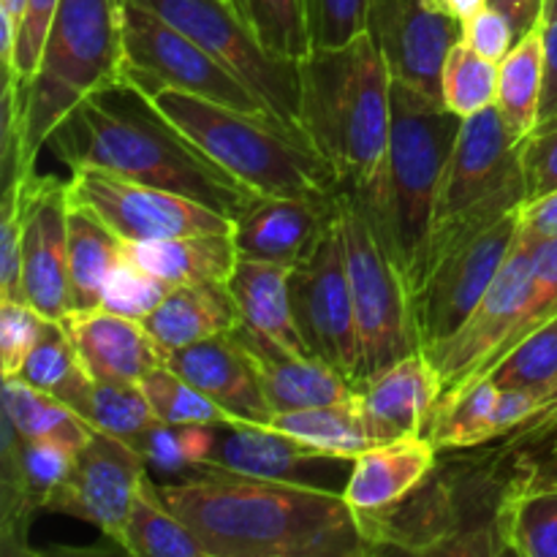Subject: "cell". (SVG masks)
<instances>
[{
  "instance_id": "1",
  "label": "cell",
  "mask_w": 557,
  "mask_h": 557,
  "mask_svg": "<svg viewBox=\"0 0 557 557\" xmlns=\"http://www.w3.org/2000/svg\"><path fill=\"white\" fill-rule=\"evenodd\" d=\"M163 504L210 557H357L375 553L359 511L341 493L194 466L158 484Z\"/></svg>"
},
{
  "instance_id": "2",
  "label": "cell",
  "mask_w": 557,
  "mask_h": 557,
  "mask_svg": "<svg viewBox=\"0 0 557 557\" xmlns=\"http://www.w3.org/2000/svg\"><path fill=\"white\" fill-rule=\"evenodd\" d=\"M47 150L74 169H101L174 190L237 221L256 199L234 174L183 134L150 96L114 79L82 98L49 134Z\"/></svg>"
},
{
  "instance_id": "3",
  "label": "cell",
  "mask_w": 557,
  "mask_h": 557,
  "mask_svg": "<svg viewBox=\"0 0 557 557\" xmlns=\"http://www.w3.org/2000/svg\"><path fill=\"white\" fill-rule=\"evenodd\" d=\"M462 117L444 101L392 79V125L384 163L373 183L346 190L364 210L411 292L422 275L441 183L460 136Z\"/></svg>"
},
{
  "instance_id": "4",
  "label": "cell",
  "mask_w": 557,
  "mask_h": 557,
  "mask_svg": "<svg viewBox=\"0 0 557 557\" xmlns=\"http://www.w3.org/2000/svg\"><path fill=\"white\" fill-rule=\"evenodd\" d=\"M392 125V74L368 33L299 60V128L341 188L373 183Z\"/></svg>"
},
{
  "instance_id": "5",
  "label": "cell",
  "mask_w": 557,
  "mask_h": 557,
  "mask_svg": "<svg viewBox=\"0 0 557 557\" xmlns=\"http://www.w3.org/2000/svg\"><path fill=\"white\" fill-rule=\"evenodd\" d=\"M152 101L253 194L332 201L341 190L335 169L319 156L308 136L275 114L239 112L172 87L158 90Z\"/></svg>"
},
{
  "instance_id": "6",
  "label": "cell",
  "mask_w": 557,
  "mask_h": 557,
  "mask_svg": "<svg viewBox=\"0 0 557 557\" xmlns=\"http://www.w3.org/2000/svg\"><path fill=\"white\" fill-rule=\"evenodd\" d=\"M123 0H60L41 60L20 85V163L36 172L49 134L85 96L120 79Z\"/></svg>"
},
{
  "instance_id": "7",
  "label": "cell",
  "mask_w": 557,
  "mask_h": 557,
  "mask_svg": "<svg viewBox=\"0 0 557 557\" xmlns=\"http://www.w3.org/2000/svg\"><path fill=\"white\" fill-rule=\"evenodd\" d=\"M522 207H525V174H522L520 141L509 134L498 107H487L462 120L460 136L441 183L433 232H430L419 281L438 256L460 245L462 239L487 232L490 226Z\"/></svg>"
},
{
  "instance_id": "8",
  "label": "cell",
  "mask_w": 557,
  "mask_h": 557,
  "mask_svg": "<svg viewBox=\"0 0 557 557\" xmlns=\"http://www.w3.org/2000/svg\"><path fill=\"white\" fill-rule=\"evenodd\" d=\"M337 218L362 346V386L370 375L422 351V337L406 272L392 259L362 207L343 188L337 190Z\"/></svg>"
},
{
  "instance_id": "9",
  "label": "cell",
  "mask_w": 557,
  "mask_h": 557,
  "mask_svg": "<svg viewBox=\"0 0 557 557\" xmlns=\"http://www.w3.org/2000/svg\"><path fill=\"white\" fill-rule=\"evenodd\" d=\"M120 79L134 85L145 96L158 90L190 92L212 103L253 114H275L270 103L221 60L199 47L152 11L123 0V65ZM277 117V114H275ZM286 123V120H283Z\"/></svg>"
},
{
  "instance_id": "10",
  "label": "cell",
  "mask_w": 557,
  "mask_h": 557,
  "mask_svg": "<svg viewBox=\"0 0 557 557\" xmlns=\"http://www.w3.org/2000/svg\"><path fill=\"white\" fill-rule=\"evenodd\" d=\"M194 38L234 76L253 87L272 112L299 128V60L277 58L256 38L228 0H131Z\"/></svg>"
},
{
  "instance_id": "11",
  "label": "cell",
  "mask_w": 557,
  "mask_h": 557,
  "mask_svg": "<svg viewBox=\"0 0 557 557\" xmlns=\"http://www.w3.org/2000/svg\"><path fill=\"white\" fill-rule=\"evenodd\" d=\"M536 243V234L520 226V237H517L509 259L500 267L498 277L471 313V319L451 337L422 348L438 370L444 395L468 381L482 379L511 346L522 341V324L531 310Z\"/></svg>"
},
{
  "instance_id": "12",
  "label": "cell",
  "mask_w": 557,
  "mask_h": 557,
  "mask_svg": "<svg viewBox=\"0 0 557 557\" xmlns=\"http://www.w3.org/2000/svg\"><path fill=\"white\" fill-rule=\"evenodd\" d=\"M292 305L310 354L348 375L359 389L362 346L337 210L319 245L292 270Z\"/></svg>"
},
{
  "instance_id": "13",
  "label": "cell",
  "mask_w": 557,
  "mask_h": 557,
  "mask_svg": "<svg viewBox=\"0 0 557 557\" xmlns=\"http://www.w3.org/2000/svg\"><path fill=\"white\" fill-rule=\"evenodd\" d=\"M69 199L90 210L123 243H158L190 234L234 232L232 218L174 190L134 183L101 169H74Z\"/></svg>"
},
{
  "instance_id": "14",
  "label": "cell",
  "mask_w": 557,
  "mask_h": 557,
  "mask_svg": "<svg viewBox=\"0 0 557 557\" xmlns=\"http://www.w3.org/2000/svg\"><path fill=\"white\" fill-rule=\"evenodd\" d=\"M520 226L522 210H517L487 232L462 239L428 267L419 286L413 288L422 348L446 341L471 319L509 259L520 237Z\"/></svg>"
},
{
  "instance_id": "15",
  "label": "cell",
  "mask_w": 557,
  "mask_h": 557,
  "mask_svg": "<svg viewBox=\"0 0 557 557\" xmlns=\"http://www.w3.org/2000/svg\"><path fill=\"white\" fill-rule=\"evenodd\" d=\"M22 180V292L44 319L71 313L69 183L52 174L20 172Z\"/></svg>"
},
{
  "instance_id": "16",
  "label": "cell",
  "mask_w": 557,
  "mask_h": 557,
  "mask_svg": "<svg viewBox=\"0 0 557 557\" xmlns=\"http://www.w3.org/2000/svg\"><path fill=\"white\" fill-rule=\"evenodd\" d=\"M392 79L444 101L441 74L449 49L462 38V22L435 0H368V27Z\"/></svg>"
},
{
  "instance_id": "17",
  "label": "cell",
  "mask_w": 557,
  "mask_h": 557,
  "mask_svg": "<svg viewBox=\"0 0 557 557\" xmlns=\"http://www.w3.org/2000/svg\"><path fill=\"white\" fill-rule=\"evenodd\" d=\"M147 468L145 457L125 441L92 430L69 476L54 487L47 509L90 522L114 544H123L131 504L145 482Z\"/></svg>"
},
{
  "instance_id": "18",
  "label": "cell",
  "mask_w": 557,
  "mask_h": 557,
  "mask_svg": "<svg viewBox=\"0 0 557 557\" xmlns=\"http://www.w3.org/2000/svg\"><path fill=\"white\" fill-rule=\"evenodd\" d=\"M348 462L354 460L319 455L270 424L232 422L212 424V449L205 466L343 495L351 476V471H343Z\"/></svg>"
},
{
  "instance_id": "19",
  "label": "cell",
  "mask_w": 557,
  "mask_h": 557,
  "mask_svg": "<svg viewBox=\"0 0 557 557\" xmlns=\"http://www.w3.org/2000/svg\"><path fill=\"white\" fill-rule=\"evenodd\" d=\"M232 335L253 362L261 389L275 413L359 400V389L351 379L313 354L292 351L243 321L234 326Z\"/></svg>"
},
{
  "instance_id": "20",
  "label": "cell",
  "mask_w": 557,
  "mask_h": 557,
  "mask_svg": "<svg viewBox=\"0 0 557 557\" xmlns=\"http://www.w3.org/2000/svg\"><path fill=\"white\" fill-rule=\"evenodd\" d=\"M542 408V397L531 392L500 389L487 375H482L441 395L424 435L438 451L476 449L500 435H509Z\"/></svg>"
},
{
  "instance_id": "21",
  "label": "cell",
  "mask_w": 557,
  "mask_h": 557,
  "mask_svg": "<svg viewBox=\"0 0 557 557\" xmlns=\"http://www.w3.org/2000/svg\"><path fill=\"white\" fill-rule=\"evenodd\" d=\"M441 395L444 384L424 351L408 354L400 362L370 375L359 386V408L375 446L428 433Z\"/></svg>"
},
{
  "instance_id": "22",
  "label": "cell",
  "mask_w": 557,
  "mask_h": 557,
  "mask_svg": "<svg viewBox=\"0 0 557 557\" xmlns=\"http://www.w3.org/2000/svg\"><path fill=\"white\" fill-rule=\"evenodd\" d=\"M335 210L337 196L332 201H313L256 194L234 221V243L239 256L297 267L324 237Z\"/></svg>"
},
{
  "instance_id": "23",
  "label": "cell",
  "mask_w": 557,
  "mask_h": 557,
  "mask_svg": "<svg viewBox=\"0 0 557 557\" xmlns=\"http://www.w3.org/2000/svg\"><path fill=\"white\" fill-rule=\"evenodd\" d=\"M63 324L92 381L139 384L152 368L166 364V351L139 319L109 308H92L74 310Z\"/></svg>"
},
{
  "instance_id": "24",
  "label": "cell",
  "mask_w": 557,
  "mask_h": 557,
  "mask_svg": "<svg viewBox=\"0 0 557 557\" xmlns=\"http://www.w3.org/2000/svg\"><path fill=\"white\" fill-rule=\"evenodd\" d=\"M166 364L243 422L270 424L275 417L253 362L232 332L166 351Z\"/></svg>"
},
{
  "instance_id": "25",
  "label": "cell",
  "mask_w": 557,
  "mask_h": 557,
  "mask_svg": "<svg viewBox=\"0 0 557 557\" xmlns=\"http://www.w3.org/2000/svg\"><path fill=\"white\" fill-rule=\"evenodd\" d=\"M435 455L438 449L428 435H408L373 446L351 462L343 498L359 515L392 509L433 476Z\"/></svg>"
},
{
  "instance_id": "26",
  "label": "cell",
  "mask_w": 557,
  "mask_h": 557,
  "mask_svg": "<svg viewBox=\"0 0 557 557\" xmlns=\"http://www.w3.org/2000/svg\"><path fill=\"white\" fill-rule=\"evenodd\" d=\"M76 455L49 441H25L3 419V536L25 539L33 511L47 509Z\"/></svg>"
},
{
  "instance_id": "27",
  "label": "cell",
  "mask_w": 557,
  "mask_h": 557,
  "mask_svg": "<svg viewBox=\"0 0 557 557\" xmlns=\"http://www.w3.org/2000/svg\"><path fill=\"white\" fill-rule=\"evenodd\" d=\"M239 308L228 283H196L169 288L163 302L141 319L163 351L194 346L210 337L228 335L239 324Z\"/></svg>"
},
{
  "instance_id": "28",
  "label": "cell",
  "mask_w": 557,
  "mask_h": 557,
  "mask_svg": "<svg viewBox=\"0 0 557 557\" xmlns=\"http://www.w3.org/2000/svg\"><path fill=\"white\" fill-rule=\"evenodd\" d=\"M292 270L294 267L275 264V261L239 256L228 277V292L237 302L243 324L253 326L256 332L272 337L292 351L310 354L294 319Z\"/></svg>"
},
{
  "instance_id": "29",
  "label": "cell",
  "mask_w": 557,
  "mask_h": 557,
  "mask_svg": "<svg viewBox=\"0 0 557 557\" xmlns=\"http://www.w3.org/2000/svg\"><path fill=\"white\" fill-rule=\"evenodd\" d=\"M125 256L169 288H177L196 283H228L239 250L234 232H212L158 243H125Z\"/></svg>"
},
{
  "instance_id": "30",
  "label": "cell",
  "mask_w": 557,
  "mask_h": 557,
  "mask_svg": "<svg viewBox=\"0 0 557 557\" xmlns=\"http://www.w3.org/2000/svg\"><path fill=\"white\" fill-rule=\"evenodd\" d=\"M125 261V243L90 210L69 199V281L71 313L103 305V292Z\"/></svg>"
},
{
  "instance_id": "31",
  "label": "cell",
  "mask_w": 557,
  "mask_h": 557,
  "mask_svg": "<svg viewBox=\"0 0 557 557\" xmlns=\"http://www.w3.org/2000/svg\"><path fill=\"white\" fill-rule=\"evenodd\" d=\"M493 525L504 553L557 557V487L515 476L500 495Z\"/></svg>"
},
{
  "instance_id": "32",
  "label": "cell",
  "mask_w": 557,
  "mask_h": 557,
  "mask_svg": "<svg viewBox=\"0 0 557 557\" xmlns=\"http://www.w3.org/2000/svg\"><path fill=\"white\" fill-rule=\"evenodd\" d=\"M3 419L25 441H49L79 455L92 428L85 417L58 397L25 384L16 375L3 379Z\"/></svg>"
},
{
  "instance_id": "33",
  "label": "cell",
  "mask_w": 557,
  "mask_h": 557,
  "mask_svg": "<svg viewBox=\"0 0 557 557\" xmlns=\"http://www.w3.org/2000/svg\"><path fill=\"white\" fill-rule=\"evenodd\" d=\"M544 25L533 27L517 44L511 52L500 60L498 74V107L506 128L515 136V141H522L533 134L539 125V109H542L544 92Z\"/></svg>"
},
{
  "instance_id": "34",
  "label": "cell",
  "mask_w": 557,
  "mask_h": 557,
  "mask_svg": "<svg viewBox=\"0 0 557 557\" xmlns=\"http://www.w3.org/2000/svg\"><path fill=\"white\" fill-rule=\"evenodd\" d=\"M270 428L302 441L305 446L315 449L319 455L343 457V460H357L362 451L375 446L373 435L364 424L359 400L275 413Z\"/></svg>"
},
{
  "instance_id": "35",
  "label": "cell",
  "mask_w": 557,
  "mask_h": 557,
  "mask_svg": "<svg viewBox=\"0 0 557 557\" xmlns=\"http://www.w3.org/2000/svg\"><path fill=\"white\" fill-rule=\"evenodd\" d=\"M120 547L134 557H210L201 539L163 504L150 476L136 490Z\"/></svg>"
},
{
  "instance_id": "36",
  "label": "cell",
  "mask_w": 557,
  "mask_h": 557,
  "mask_svg": "<svg viewBox=\"0 0 557 557\" xmlns=\"http://www.w3.org/2000/svg\"><path fill=\"white\" fill-rule=\"evenodd\" d=\"M16 379L58 397L74 411L82 406L92 386V375L82 364L79 351H76L63 319H44L41 335H38L33 351L27 354Z\"/></svg>"
},
{
  "instance_id": "37",
  "label": "cell",
  "mask_w": 557,
  "mask_h": 557,
  "mask_svg": "<svg viewBox=\"0 0 557 557\" xmlns=\"http://www.w3.org/2000/svg\"><path fill=\"white\" fill-rule=\"evenodd\" d=\"M79 417L90 422L92 430L125 441L131 449L139 451L141 441L161 419L152 411L150 400L145 397L139 384H103L92 381L90 392L76 408Z\"/></svg>"
},
{
  "instance_id": "38",
  "label": "cell",
  "mask_w": 557,
  "mask_h": 557,
  "mask_svg": "<svg viewBox=\"0 0 557 557\" xmlns=\"http://www.w3.org/2000/svg\"><path fill=\"white\" fill-rule=\"evenodd\" d=\"M484 375L500 389L531 392L547 403L557 392V315L511 346Z\"/></svg>"
},
{
  "instance_id": "39",
  "label": "cell",
  "mask_w": 557,
  "mask_h": 557,
  "mask_svg": "<svg viewBox=\"0 0 557 557\" xmlns=\"http://www.w3.org/2000/svg\"><path fill=\"white\" fill-rule=\"evenodd\" d=\"M141 392L150 400L152 411L163 424H174V428H188V424H232L243 422V419L232 417L226 408L218 406L215 400L196 389L190 381L174 373L169 364H158L152 368L145 379L139 381Z\"/></svg>"
},
{
  "instance_id": "40",
  "label": "cell",
  "mask_w": 557,
  "mask_h": 557,
  "mask_svg": "<svg viewBox=\"0 0 557 557\" xmlns=\"http://www.w3.org/2000/svg\"><path fill=\"white\" fill-rule=\"evenodd\" d=\"M500 63L479 54L471 44L460 41L449 49L441 74V92L444 103L462 120L482 109L495 107L498 98Z\"/></svg>"
},
{
  "instance_id": "41",
  "label": "cell",
  "mask_w": 557,
  "mask_h": 557,
  "mask_svg": "<svg viewBox=\"0 0 557 557\" xmlns=\"http://www.w3.org/2000/svg\"><path fill=\"white\" fill-rule=\"evenodd\" d=\"M228 3L272 54L302 60L310 52L302 0H228Z\"/></svg>"
},
{
  "instance_id": "42",
  "label": "cell",
  "mask_w": 557,
  "mask_h": 557,
  "mask_svg": "<svg viewBox=\"0 0 557 557\" xmlns=\"http://www.w3.org/2000/svg\"><path fill=\"white\" fill-rule=\"evenodd\" d=\"M310 52L354 41L368 27V0H302Z\"/></svg>"
},
{
  "instance_id": "43",
  "label": "cell",
  "mask_w": 557,
  "mask_h": 557,
  "mask_svg": "<svg viewBox=\"0 0 557 557\" xmlns=\"http://www.w3.org/2000/svg\"><path fill=\"white\" fill-rule=\"evenodd\" d=\"M166 294V283L152 277L150 272L136 267L134 261H128V256H125L123 264H120L117 270L112 272V277H109L101 308H109L114 310V313H123L141 321L163 302Z\"/></svg>"
},
{
  "instance_id": "44",
  "label": "cell",
  "mask_w": 557,
  "mask_h": 557,
  "mask_svg": "<svg viewBox=\"0 0 557 557\" xmlns=\"http://www.w3.org/2000/svg\"><path fill=\"white\" fill-rule=\"evenodd\" d=\"M0 299L25 302L22 292V180L3 188L0 201Z\"/></svg>"
},
{
  "instance_id": "45",
  "label": "cell",
  "mask_w": 557,
  "mask_h": 557,
  "mask_svg": "<svg viewBox=\"0 0 557 557\" xmlns=\"http://www.w3.org/2000/svg\"><path fill=\"white\" fill-rule=\"evenodd\" d=\"M44 315L27 302L0 299V373L3 379L20 373L27 354L41 335Z\"/></svg>"
},
{
  "instance_id": "46",
  "label": "cell",
  "mask_w": 557,
  "mask_h": 557,
  "mask_svg": "<svg viewBox=\"0 0 557 557\" xmlns=\"http://www.w3.org/2000/svg\"><path fill=\"white\" fill-rule=\"evenodd\" d=\"M522 174H525V205L557 190V117L539 123L531 136L520 141Z\"/></svg>"
},
{
  "instance_id": "47",
  "label": "cell",
  "mask_w": 557,
  "mask_h": 557,
  "mask_svg": "<svg viewBox=\"0 0 557 557\" xmlns=\"http://www.w3.org/2000/svg\"><path fill=\"white\" fill-rule=\"evenodd\" d=\"M60 0H27L25 11H22L20 27H16V44H14V60L5 74L14 76L20 85H27L33 79L41 60L44 44H47L49 27H52L54 14H58Z\"/></svg>"
},
{
  "instance_id": "48",
  "label": "cell",
  "mask_w": 557,
  "mask_h": 557,
  "mask_svg": "<svg viewBox=\"0 0 557 557\" xmlns=\"http://www.w3.org/2000/svg\"><path fill=\"white\" fill-rule=\"evenodd\" d=\"M557 315V234L539 237L533 253V283H531V310L522 324V337L531 335L544 321Z\"/></svg>"
},
{
  "instance_id": "49",
  "label": "cell",
  "mask_w": 557,
  "mask_h": 557,
  "mask_svg": "<svg viewBox=\"0 0 557 557\" xmlns=\"http://www.w3.org/2000/svg\"><path fill=\"white\" fill-rule=\"evenodd\" d=\"M462 41L471 44L484 58L500 63L517 44V33L504 11H498L495 5H487L476 16L462 22Z\"/></svg>"
},
{
  "instance_id": "50",
  "label": "cell",
  "mask_w": 557,
  "mask_h": 557,
  "mask_svg": "<svg viewBox=\"0 0 557 557\" xmlns=\"http://www.w3.org/2000/svg\"><path fill=\"white\" fill-rule=\"evenodd\" d=\"M544 92L542 109H539V123L557 117V20L544 25Z\"/></svg>"
},
{
  "instance_id": "51",
  "label": "cell",
  "mask_w": 557,
  "mask_h": 557,
  "mask_svg": "<svg viewBox=\"0 0 557 557\" xmlns=\"http://www.w3.org/2000/svg\"><path fill=\"white\" fill-rule=\"evenodd\" d=\"M490 5L504 11L509 16L511 27H515L517 38H522L533 27L544 25V5H547V0H490Z\"/></svg>"
},
{
  "instance_id": "52",
  "label": "cell",
  "mask_w": 557,
  "mask_h": 557,
  "mask_svg": "<svg viewBox=\"0 0 557 557\" xmlns=\"http://www.w3.org/2000/svg\"><path fill=\"white\" fill-rule=\"evenodd\" d=\"M522 228L536 237H553L557 234V190L522 207Z\"/></svg>"
},
{
  "instance_id": "53",
  "label": "cell",
  "mask_w": 557,
  "mask_h": 557,
  "mask_svg": "<svg viewBox=\"0 0 557 557\" xmlns=\"http://www.w3.org/2000/svg\"><path fill=\"white\" fill-rule=\"evenodd\" d=\"M25 3L27 0H0V58H3V69H9L11 60H14L16 27H20Z\"/></svg>"
},
{
  "instance_id": "54",
  "label": "cell",
  "mask_w": 557,
  "mask_h": 557,
  "mask_svg": "<svg viewBox=\"0 0 557 557\" xmlns=\"http://www.w3.org/2000/svg\"><path fill=\"white\" fill-rule=\"evenodd\" d=\"M435 3H438L446 14L455 16L457 22H468L471 16H476L479 11L487 9L490 0H435Z\"/></svg>"
},
{
  "instance_id": "55",
  "label": "cell",
  "mask_w": 557,
  "mask_h": 557,
  "mask_svg": "<svg viewBox=\"0 0 557 557\" xmlns=\"http://www.w3.org/2000/svg\"><path fill=\"white\" fill-rule=\"evenodd\" d=\"M520 476L531 484H547V487H557V457L553 462H544V466L531 468L528 473H520Z\"/></svg>"
},
{
  "instance_id": "56",
  "label": "cell",
  "mask_w": 557,
  "mask_h": 557,
  "mask_svg": "<svg viewBox=\"0 0 557 557\" xmlns=\"http://www.w3.org/2000/svg\"><path fill=\"white\" fill-rule=\"evenodd\" d=\"M553 20H557V0H547V5H544V25Z\"/></svg>"
}]
</instances>
